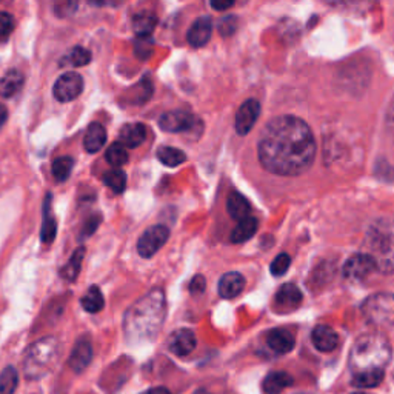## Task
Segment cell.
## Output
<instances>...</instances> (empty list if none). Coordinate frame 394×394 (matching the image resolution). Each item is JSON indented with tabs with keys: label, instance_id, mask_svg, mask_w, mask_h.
<instances>
[{
	"label": "cell",
	"instance_id": "6da1fadb",
	"mask_svg": "<svg viewBox=\"0 0 394 394\" xmlns=\"http://www.w3.org/2000/svg\"><path fill=\"white\" fill-rule=\"evenodd\" d=\"M262 167L278 176L304 174L316 158V139L305 121L279 116L263 128L258 143Z\"/></svg>",
	"mask_w": 394,
	"mask_h": 394
},
{
	"label": "cell",
	"instance_id": "7a4b0ae2",
	"mask_svg": "<svg viewBox=\"0 0 394 394\" xmlns=\"http://www.w3.org/2000/svg\"><path fill=\"white\" fill-rule=\"evenodd\" d=\"M165 320V296L160 290H153L128 308L124 319V332L131 344L151 341L160 332Z\"/></svg>",
	"mask_w": 394,
	"mask_h": 394
},
{
	"label": "cell",
	"instance_id": "3957f363",
	"mask_svg": "<svg viewBox=\"0 0 394 394\" xmlns=\"http://www.w3.org/2000/svg\"><path fill=\"white\" fill-rule=\"evenodd\" d=\"M391 344L382 333H365L354 341L348 356V365L353 374L385 370L391 361Z\"/></svg>",
	"mask_w": 394,
	"mask_h": 394
},
{
	"label": "cell",
	"instance_id": "277c9868",
	"mask_svg": "<svg viewBox=\"0 0 394 394\" xmlns=\"http://www.w3.org/2000/svg\"><path fill=\"white\" fill-rule=\"evenodd\" d=\"M362 253L373 261L376 271L394 274V217H382L370 225Z\"/></svg>",
	"mask_w": 394,
	"mask_h": 394
},
{
	"label": "cell",
	"instance_id": "5b68a950",
	"mask_svg": "<svg viewBox=\"0 0 394 394\" xmlns=\"http://www.w3.org/2000/svg\"><path fill=\"white\" fill-rule=\"evenodd\" d=\"M59 359V342L56 337H45L34 342L26 351L23 373L28 379H42Z\"/></svg>",
	"mask_w": 394,
	"mask_h": 394
},
{
	"label": "cell",
	"instance_id": "8992f818",
	"mask_svg": "<svg viewBox=\"0 0 394 394\" xmlns=\"http://www.w3.org/2000/svg\"><path fill=\"white\" fill-rule=\"evenodd\" d=\"M361 310L363 317L373 325H394V295L390 292H378L366 297Z\"/></svg>",
	"mask_w": 394,
	"mask_h": 394
},
{
	"label": "cell",
	"instance_id": "52a82bcc",
	"mask_svg": "<svg viewBox=\"0 0 394 394\" xmlns=\"http://www.w3.org/2000/svg\"><path fill=\"white\" fill-rule=\"evenodd\" d=\"M159 126L167 133H202V122L191 113L174 109V111L163 113L159 119Z\"/></svg>",
	"mask_w": 394,
	"mask_h": 394
},
{
	"label": "cell",
	"instance_id": "ba28073f",
	"mask_svg": "<svg viewBox=\"0 0 394 394\" xmlns=\"http://www.w3.org/2000/svg\"><path fill=\"white\" fill-rule=\"evenodd\" d=\"M170 237V230L165 225H154L150 226L137 242V251L142 258L148 259L158 253L162 246L167 243Z\"/></svg>",
	"mask_w": 394,
	"mask_h": 394
},
{
	"label": "cell",
	"instance_id": "9c48e42d",
	"mask_svg": "<svg viewBox=\"0 0 394 394\" xmlns=\"http://www.w3.org/2000/svg\"><path fill=\"white\" fill-rule=\"evenodd\" d=\"M82 91H84V77L75 71H68L56 80L53 94L59 102L65 104L77 99L82 94Z\"/></svg>",
	"mask_w": 394,
	"mask_h": 394
},
{
	"label": "cell",
	"instance_id": "30bf717a",
	"mask_svg": "<svg viewBox=\"0 0 394 394\" xmlns=\"http://www.w3.org/2000/svg\"><path fill=\"white\" fill-rule=\"evenodd\" d=\"M376 271L373 261L362 251L351 256L344 265V276L351 282H361Z\"/></svg>",
	"mask_w": 394,
	"mask_h": 394
},
{
	"label": "cell",
	"instance_id": "8fae6325",
	"mask_svg": "<svg viewBox=\"0 0 394 394\" xmlns=\"http://www.w3.org/2000/svg\"><path fill=\"white\" fill-rule=\"evenodd\" d=\"M261 116V104L256 99H248L241 105L236 114V131L239 136H246L258 122Z\"/></svg>",
	"mask_w": 394,
	"mask_h": 394
},
{
	"label": "cell",
	"instance_id": "7c38bea8",
	"mask_svg": "<svg viewBox=\"0 0 394 394\" xmlns=\"http://www.w3.org/2000/svg\"><path fill=\"white\" fill-rule=\"evenodd\" d=\"M196 345H197L196 334L188 328L177 329V332H174L168 339L170 351L179 357L191 354L195 351Z\"/></svg>",
	"mask_w": 394,
	"mask_h": 394
},
{
	"label": "cell",
	"instance_id": "4fadbf2b",
	"mask_svg": "<svg viewBox=\"0 0 394 394\" xmlns=\"http://www.w3.org/2000/svg\"><path fill=\"white\" fill-rule=\"evenodd\" d=\"M213 34V22L208 16L199 17L195 23L191 25V28L188 30L187 40L192 48H202L212 39Z\"/></svg>",
	"mask_w": 394,
	"mask_h": 394
},
{
	"label": "cell",
	"instance_id": "5bb4252c",
	"mask_svg": "<svg viewBox=\"0 0 394 394\" xmlns=\"http://www.w3.org/2000/svg\"><path fill=\"white\" fill-rule=\"evenodd\" d=\"M311 341H313L316 350L322 353H329L337 348L339 336L333 328L327 325H317L313 329V333H311Z\"/></svg>",
	"mask_w": 394,
	"mask_h": 394
},
{
	"label": "cell",
	"instance_id": "9a60e30c",
	"mask_svg": "<svg viewBox=\"0 0 394 394\" xmlns=\"http://www.w3.org/2000/svg\"><path fill=\"white\" fill-rule=\"evenodd\" d=\"M245 288V278L241 273H226L219 280V295L224 299H234L241 295Z\"/></svg>",
	"mask_w": 394,
	"mask_h": 394
},
{
	"label": "cell",
	"instance_id": "2e32d148",
	"mask_svg": "<svg viewBox=\"0 0 394 394\" xmlns=\"http://www.w3.org/2000/svg\"><path fill=\"white\" fill-rule=\"evenodd\" d=\"M302 291L295 283H285L276 292V305L283 311H291L300 305Z\"/></svg>",
	"mask_w": 394,
	"mask_h": 394
},
{
	"label": "cell",
	"instance_id": "e0dca14e",
	"mask_svg": "<svg viewBox=\"0 0 394 394\" xmlns=\"http://www.w3.org/2000/svg\"><path fill=\"white\" fill-rule=\"evenodd\" d=\"M91 359H93V346L88 341H79L71 351L70 366L72 371L82 373L89 365Z\"/></svg>",
	"mask_w": 394,
	"mask_h": 394
},
{
	"label": "cell",
	"instance_id": "ac0fdd59",
	"mask_svg": "<svg viewBox=\"0 0 394 394\" xmlns=\"http://www.w3.org/2000/svg\"><path fill=\"white\" fill-rule=\"evenodd\" d=\"M267 344L274 353L285 354V353H290L292 348H295L296 341H295V336H292L288 329L278 328V329H273L271 333H268Z\"/></svg>",
	"mask_w": 394,
	"mask_h": 394
},
{
	"label": "cell",
	"instance_id": "d6986e66",
	"mask_svg": "<svg viewBox=\"0 0 394 394\" xmlns=\"http://www.w3.org/2000/svg\"><path fill=\"white\" fill-rule=\"evenodd\" d=\"M119 139L126 148H137L146 139V126L142 124H126L122 126Z\"/></svg>",
	"mask_w": 394,
	"mask_h": 394
},
{
	"label": "cell",
	"instance_id": "ffe728a7",
	"mask_svg": "<svg viewBox=\"0 0 394 394\" xmlns=\"http://www.w3.org/2000/svg\"><path fill=\"white\" fill-rule=\"evenodd\" d=\"M106 142V130L102 124H91L84 137V146L88 153H97L104 148Z\"/></svg>",
	"mask_w": 394,
	"mask_h": 394
},
{
	"label": "cell",
	"instance_id": "44dd1931",
	"mask_svg": "<svg viewBox=\"0 0 394 394\" xmlns=\"http://www.w3.org/2000/svg\"><path fill=\"white\" fill-rule=\"evenodd\" d=\"M58 236V222L51 213V195H47L43 202V224L40 239L43 243H51Z\"/></svg>",
	"mask_w": 394,
	"mask_h": 394
},
{
	"label": "cell",
	"instance_id": "7402d4cb",
	"mask_svg": "<svg viewBox=\"0 0 394 394\" xmlns=\"http://www.w3.org/2000/svg\"><path fill=\"white\" fill-rule=\"evenodd\" d=\"M292 378L285 371H273L265 378L262 387L265 394H280L283 390L291 387Z\"/></svg>",
	"mask_w": 394,
	"mask_h": 394
},
{
	"label": "cell",
	"instance_id": "603a6c76",
	"mask_svg": "<svg viewBox=\"0 0 394 394\" xmlns=\"http://www.w3.org/2000/svg\"><path fill=\"white\" fill-rule=\"evenodd\" d=\"M226 209H228V213H230V216L233 219H236V221H242V219L250 216L251 207H250L248 200H246L241 195V192L233 191L226 199Z\"/></svg>",
	"mask_w": 394,
	"mask_h": 394
},
{
	"label": "cell",
	"instance_id": "cb8c5ba5",
	"mask_svg": "<svg viewBox=\"0 0 394 394\" xmlns=\"http://www.w3.org/2000/svg\"><path fill=\"white\" fill-rule=\"evenodd\" d=\"M158 26V17L150 11H143L133 17V31L137 38H146L151 35Z\"/></svg>",
	"mask_w": 394,
	"mask_h": 394
},
{
	"label": "cell",
	"instance_id": "d4e9b609",
	"mask_svg": "<svg viewBox=\"0 0 394 394\" xmlns=\"http://www.w3.org/2000/svg\"><path fill=\"white\" fill-rule=\"evenodd\" d=\"M258 226H259V222L256 217L248 216V217L242 219V221H239V224H237V226L231 233V242L243 243L248 239H251V237L256 234V231H258Z\"/></svg>",
	"mask_w": 394,
	"mask_h": 394
},
{
	"label": "cell",
	"instance_id": "484cf974",
	"mask_svg": "<svg viewBox=\"0 0 394 394\" xmlns=\"http://www.w3.org/2000/svg\"><path fill=\"white\" fill-rule=\"evenodd\" d=\"M327 4L337 8V10L361 14L373 10L378 5V0H327Z\"/></svg>",
	"mask_w": 394,
	"mask_h": 394
},
{
	"label": "cell",
	"instance_id": "4316f807",
	"mask_svg": "<svg viewBox=\"0 0 394 394\" xmlns=\"http://www.w3.org/2000/svg\"><path fill=\"white\" fill-rule=\"evenodd\" d=\"M23 85V76L19 70H10L0 79V96L11 97Z\"/></svg>",
	"mask_w": 394,
	"mask_h": 394
},
{
	"label": "cell",
	"instance_id": "83f0119b",
	"mask_svg": "<svg viewBox=\"0 0 394 394\" xmlns=\"http://www.w3.org/2000/svg\"><path fill=\"white\" fill-rule=\"evenodd\" d=\"M383 381V370H370L353 374V387L356 388H374Z\"/></svg>",
	"mask_w": 394,
	"mask_h": 394
},
{
	"label": "cell",
	"instance_id": "f1b7e54d",
	"mask_svg": "<svg viewBox=\"0 0 394 394\" xmlns=\"http://www.w3.org/2000/svg\"><path fill=\"white\" fill-rule=\"evenodd\" d=\"M80 304H82V308L88 311V313L96 314L99 311L104 310L105 299L102 296V292H100L99 287H91L88 288L87 295L80 299Z\"/></svg>",
	"mask_w": 394,
	"mask_h": 394
},
{
	"label": "cell",
	"instance_id": "f546056e",
	"mask_svg": "<svg viewBox=\"0 0 394 394\" xmlns=\"http://www.w3.org/2000/svg\"><path fill=\"white\" fill-rule=\"evenodd\" d=\"M84 258H85V248H84V246H80V248H77L75 251V254L71 256V259L68 261L65 267L62 268L60 276L68 282H75L76 278H77V274L80 273L82 261H84Z\"/></svg>",
	"mask_w": 394,
	"mask_h": 394
},
{
	"label": "cell",
	"instance_id": "4dcf8cb0",
	"mask_svg": "<svg viewBox=\"0 0 394 394\" xmlns=\"http://www.w3.org/2000/svg\"><path fill=\"white\" fill-rule=\"evenodd\" d=\"M158 159L165 165V167H179L187 160V154L182 150L173 148V146H160L158 150Z\"/></svg>",
	"mask_w": 394,
	"mask_h": 394
},
{
	"label": "cell",
	"instance_id": "1f68e13d",
	"mask_svg": "<svg viewBox=\"0 0 394 394\" xmlns=\"http://www.w3.org/2000/svg\"><path fill=\"white\" fill-rule=\"evenodd\" d=\"M72 167H75V160H72V158H68V155H62V158H58L53 162L54 180L59 183L65 182L71 176Z\"/></svg>",
	"mask_w": 394,
	"mask_h": 394
},
{
	"label": "cell",
	"instance_id": "d6a6232c",
	"mask_svg": "<svg viewBox=\"0 0 394 394\" xmlns=\"http://www.w3.org/2000/svg\"><path fill=\"white\" fill-rule=\"evenodd\" d=\"M104 183L108 188H111L116 195H122L126 188V174L121 168L108 171L104 174Z\"/></svg>",
	"mask_w": 394,
	"mask_h": 394
},
{
	"label": "cell",
	"instance_id": "836d02e7",
	"mask_svg": "<svg viewBox=\"0 0 394 394\" xmlns=\"http://www.w3.org/2000/svg\"><path fill=\"white\" fill-rule=\"evenodd\" d=\"M17 383H19V374L14 366H6L0 373V394H14Z\"/></svg>",
	"mask_w": 394,
	"mask_h": 394
},
{
	"label": "cell",
	"instance_id": "e575fe53",
	"mask_svg": "<svg viewBox=\"0 0 394 394\" xmlns=\"http://www.w3.org/2000/svg\"><path fill=\"white\" fill-rule=\"evenodd\" d=\"M105 158H106V162L109 165H113V167L119 168V167H122V165H125L128 162V151H126V146L122 145L121 142H116L113 143L109 148L106 150L105 153Z\"/></svg>",
	"mask_w": 394,
	"mask_h": 394
},
{
	"label": "cell",
	"instance_id": "d590c367",
	"mask_svg": "<svg viewBox=\"0 0 394 394\" xmlns=\"http://www.w3.org/2000/svg\"><path fill=\"white\" fill-rule=\"evenodd\" d=\"M134 89L137 91V94L128 97V102H130L131 105L145 104L153 94V85H151L150 79H142L139 84L134 85Z\"/></svg>",
	"mask_w": 394,
	"mask_h": 394
},
{
	"label": "cell",
	"instance_id": "8d00e7d4",
	"mask_svg": "<svg viewBox=\"0 0 394 394\" xmlns=\"http://www.w3.org/2000/svg\"><path fill=\"white\" fill-rule=\"evenodd\" d=\"M154 50V40L151 35H146V38H137L134 42V53L139 60H146L148 59Z\"/></svg>",
	"mask_w": 394,
	"mask_h": 394
},
{
	"label": "cell",
	"instance_id": "74e56055",
	"mask_svg": "<svg viewBox=\"0 0 394 394\" xmlns=\"http://www.w3.org/2000/svg\"><path fill=\"white\" fill-rule=\"evenodd\" d=\"M67 60L72 67H85L91 62V53L87 48L76 47L68 54Z\"/></svg>",
	"mask_w": 394,
	"mask_h": 394
},
{
	"label": "cell",
	"instance_id": "f35d334b",
	"mask_svg": "<svg viewBox=\"0 0 394 394\" xmlns=\"http://www.w3.org/2000/svg\"><path fill=\"white\" fill-rule=\"evenodd\" d=\"M290 265H291V258L287 254V253H280L276 259H274L271 262V267H270V271L273 276H283L290 268Z\"/></svg>",
	"mask_w": 394,
	"mask_h": 394
},
{
	"label": "cell",
	"instance_id": "ab89813d",
	"mask_svg": "<svg viewBox=\"0 0 394 394\" xmlns=\"http://www.w3.org/2000/svg\"><path fill=\"white\" fill-rule=\"evenodd\" d=\"M14 17L10 13L0 11V39H6L14 31Z\"/></svg>",
	"mask_w": 394,
	"mask_h": 394
},
{
	"label": "cell",
	"instance_id": "60d3db41",
	"mask_svg": "<svg viewBox=\"0 0 394 394\" xmlns=\"http://www.w3.org/2000/svg\"><path fill=\"white\" fill-rule=\"evenodd\" d=\"M237 30V17L234 16H226L224 19L219 22V33H221L224 38H230Z\"/></svg>",
	"mask_w": 394,
	"mask_h": 394
},
{
	"label": "cell",
	"instance_id": "b9f144b4",
	"mask_svg": "<svg viewBox=\"0 0 394 394\" xmlns=\"http://www.w3.org/2000/svg\"><path fill=\"white\" fill-rule=\"evenodd\" d=\"M100 221H102V219H100L99 214L89 216L88 221L84 224V230H82V237H88L91 234H94L96 230H97V226L100 225Z\"/></svg>",
	"mask_w": 394,
	"mask_h": 394
},
{
	"label": "cell",
	"instance_id": "7bdbcfd3",
	"mask_svg": "<svg viewBox=\"0 0 394 394\" xmlns=\"http://www.w3.org/2000/svg\"><path fill=\"white\" fill-rule=\"evenodd\" d=\"M207 288V280L204 276H200V274H197V276L192 278L191 283H190V292L191 295H202V292L205 291Z\"/></svg>",
	"mask_w": 394,
	"mask_h": 394
},
{
	"label": "cell",
	"instance_id": "ee69618b",
	"mask_svg": "<svg viewBox=\"0 0 394 394\" xmlns=\"http://www.w3.org/2000/svg\"><path fill=\"white\" fill-rule=\"evenodd\" d=\"M236 0H209L212 4V8L216 11H226L234 5Z\"/></svg>",
	"mask_w": 394,
	"mask_h": 394
},
{
	"label": "cell",
	"instance_id": "f6af8a7d",
	"mask_svg": "<svg viewBox=\"0 0 394 394\" xmlns=\"http://www.w3.org/2000/svg\"><path fill=\"white\" fill-rule=\"evenodd\" d=\"M89 4L94 6H119L124 4V0H89Z\"/></svg>",
	"mask_w": 394,
	"mask_h": 394
},
{
	"label": "cell",
	"instance_id": "bcb514c9",
	"mask_svg": "<svg viewBox=\"0 0 394 394\" xmlns=\"http://www.w3.org/2000/svg\"><path fill=\"white\" fill-rule=\"evenodd\" d=\"M387 130L394 137V100H393V104L390 105L388 113H387Z\"/></svg>",
	"mask_w": 394,
	"mask_h": 394
},
{
	"label": "cell",
	"instance_id": "7dc6e473",
	"mask_svg": "<svg viewBox=\"0 0 394 394\" xmlns=\"http://www.w3.org/2000/svg\"><path fill=\"white\" fill-rule=\"evenodd\" d=\"M6 119H8V111H6V108L0 104V128L4 126V124L6 122Z\"/></svg>",
	"mask_w": 394,
	"mask_h": 394
},
{
	"label": "cell",
	"instance_id": "c3c4849f",
	"mask_svg": "<svg viewBox=\"0 0 394 394\" xmlns=\"http://www.w3.org/2000/svg\"><path fill=\"white\" fill-rule=\"evenodd\" d=\"M143 394H171V393L168 391V388L158 387V388H151V390H148V391L143 393Z\"/></svg>",
	"mask_w": 394,
	"mask_h": 394
},
{
	"label": "cell",
	"instance_id": "681fc988",
	"mask_svg": "<svg viewBox=\"0 0 394 394\" xmlns=\"http://www.w3.org/2000/svg\"><path fill=\"white\" fill-rule=\"evenodd\" d=\"M71 2H76L77 4V0H71Z\"/></svg>",
	"mask_w": 394,
	"mask_h": 394
},
{
	"label": "cell",
	"instance_id": "f907efd6",
	"mask_svg": "<svg viewBox=\"0 0 394 394\" xmlns=\"http://www.w3.org/2000/svg\"><path fill=\"white\" fill-rule=\"evenodd\" d=\"M353 394H363V393H353Z\"/></svg>",
	"mask_w": 394,
	"mask_h": 394
},
{
	"label": "cell",
	"instance_id": "816d5d0a",
	"mask_svg": "<svg viewBox=\"0 0 394 394\" xmlns=\"http://www.w3.org/2000/svg\"><path fill=\"white\" fill-rule=\"evenodd\" d=\"M205 394H207V393H205Z\"/></svg>",
	"mask_w": 394,
	"mask_h": 394
}]
</instances>
